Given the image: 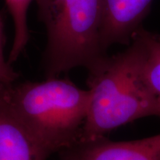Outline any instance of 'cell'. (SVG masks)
<instances>
[{"label": "cell", "instance_id": "obj_4", "mask_svg": "<svg viewBox=\"0 0 160 160\" xmlns=\"http://www.w3.org/2000/svg\"><path fill=\"white\" fill-rule=\"evenodd\" d=\"M61 153V160H160V133L145 139L114 142L105 137L79 142Z\"/></svg>", "mask_w": 160, "mask_h": 160}, {"label": "cell", "instance_id": "obj_9", "mask_svg": "<svg viewBox=\"0 0 160 160\" xmlns=\"http://www.w3.org/2000/svg\"><path fill=\"white\" fill-rule=\"evenodd\" d=\"M4 23L0 13V87L12 85L18 78V73L12 68L11 64L8 61H6L4 57Z\"/></svg>", "mask_w": 160, "mask_h": 160}, {"label": "cell", "instance_id": "obj_6", "mask_svg": "<svg viewBox=\"0 0 160 160\" xmlns=\"http://www.w3.org/2000/svg\"><path fill=\"white\" fill-rule=\"evenodd\" d=\"M6 86L0 87V160H46L51 153L12 109Z\"/></svg>", "mask_w": 160, "mask_h": 160}, {"label": "cell", "instance_id": "obj_2", "mask_svg": "<svg viewBox=\"0 0 160 160\" xmlns=\"http://www.w3.org/2000/svg\"><path fill=\"white\" fill-rule=\"evenodd\" d=\"M5 91L14 113L51 154L79 143L88 109V90L54 77L12 84Z\"/></svg>", "mask_w": 160, "mask_h": 160}, {"label": "cell", "instance_id": "obj_7", "mask_svg": "<svg viewBox=\"0 0 160 160\" xmlns=\"http://www.w3.org/2000/svg\"><path fill=\"white\" fill-rule=\"evenodd\" d=\"M133 37L139 42L142 51L143 79L160 109V35L147 31L142 26Z\"/></svg>", "mask_w": 160, "mask_h": 160}, {"label": "cell", "instance_id": "obj_8", "mask_svg": "<svg viewBox=\"0 0 160 160\" xmlns=\"http://www.w3.org/2000/svg\"><path fill=\"white\" fill-rule=\"evenodd\" d=\"M33 0H5L14 25V39L8 57L11 64L17 61L29 40L28 12Z\"/></svg>", "mask_w": 160, "mask_h": 160}, {"label": "cell", "instance_id": "obj_5", "mask_svg": "<svg viewBox=\"0 0 160 160\" xmlns=\"http://www.w3.org/2000/svg\"><path fill=\"white\" fill-rule=\"evenodd\" d=\"M153 0H102L103 18L101 40L107 52L113 45L128 46L142 26Z\"/></svg>", "mask_w": 160, "mask_h": 160}, {"label": "cell", "instance_id": "obj_1", "mask_svg": "<svg viewBox=\"0 0 160 160\" xmlns=\"http://www.w3.org/2000/svg\"><path fill=\"white\" fill-rule=\"evenodd\" d=\"M142 51L132 38L125 51L107 55L88 70V109L79 142L108 133L141 118L160 117V109L142 73Z\"/></svg>", "mask_w": 160, "mask_h": 160}, {"label": "cell", "instance_id": "obj_3", "mask_svg": "<svg viewBox=\"0 0 160 160\" xmlns=\"http://www.w3.org/2000/svg\"><path fill=\"white\" fill-rule=\"evenodd\" d=\"M47 31L48 78L76 68L88 70L105 56L101 40L102 0H37Z\"/></svg>", "mask_w": 160, "mask_h": 160}]
</instances>
